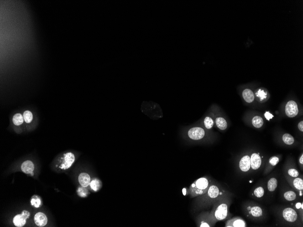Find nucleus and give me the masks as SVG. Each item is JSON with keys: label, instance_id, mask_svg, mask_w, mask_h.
<instances>
[{"label": "nucleus", "instance_id": "obj_2", "mask_svg": "<svg viewBox=\"0 0 303 227\" xmlns=\"http://www.w3.org/2000/svg\"><path fill=\"white\" fill-rule=\"evenodd\" d=\"M228 206L226 203H221L216 206L210 214L211 220L215 221H221L227 217L228 215Z\"/></svg>", "mask_w": 303, "mask_h": 227}, {"label": "nucleus", "instance_id": "obj_29", "mask_svg": "<svg viewBox=\"0 0 303 227\" xmlns=\"http://www.w3.org/2000/svg\"><path fill=\"white\" fill-rule=\"evenodd\" d=\"M31 203H32V206H34L35 207L39 208L41 206V200L38 198H34L31 200Z\"/></svg>", "mask_w": 303, "mask_h": 227}, {"label": "nucleus", "instance_id": "obj_35", "mask_svg": "<svg viewBox=\"0 0 303 227\" xmlns=\"http://www.w3.org/2000/svg\"><path fill=\"white\" fill-rule=\"evenodd\" d=\"M200 227H210V225L208 224H207L206 223H201V225H200Z\"/></svg>", "mask_w": 303, "mask_h": 227}, {"label": "nucleus", "instance_id": "obj_33", "mask_svg": "<svg viewBox=\"0 0 303 227\" xmlns=\"http://www.w3.org/2000/svg\"><path fill=\"white\" fill-rule=\"evenodd\" d=\"M265 117H266V119L268 120H270V119H272L273 117H274L273 115H272L270 112H266V113H265Z\"/></svg>", "mask_w": 303, "mask_h": 227}, {"label": "nucleus", "instance_id": "obj_26", "mask_svg": "<svg viewBox=\"0 0 303 227\" xmlns=\"http://www.w3.org/2000/svg\"><path fill=\"white\" fill-rule=\"evenodd\" d=\"M24 121L27 123H30L32 121V113L30 111H26L23 114Z\"/></svg>", "mask_w": 303, "mask_h": 227}, {"label": "nucleus", "instance_id": "obj_20", "mask_svg": "<svg viewBox=\"0 0 303 227\" xmlns=\"http://www.w3.org/2000/svg\"><path fill=\"white\" fill-rule=\"evenodd\" d=\"M90 186L92 190L97 191L101 187V182L98 179H95L90 182Z\"/></svg>", "mask_w": 303, "mask_h": 227}, {"label": "nucleus", "instance_id": "obj_28", "mask_svg": "<svg viewBox=\"0 0 303 227\" xmlns=\"http://www.w3.org/2000/svg\"><path fill=\"white\" fill-rule=\"evenodd\" d=\"M254 195L257 197H261L264 195V190L262 187H258L254 191Z\"/></svg>", "mask_w": 303, "mask_h": 227}, {"label": "nucleus", "instance_id": "obj_31", "mask_svg": "<svg viewBox=\"0 0 303 227\" xmlns=\"http://www.w3.org/2000/svg\"><path fill=\"white\" fill-rule=\"evenodd\" d=\"M288 174L293 177H297L299 175V172L294 169H290L288 170Z\"/></svg>", "mask_w": 303, "mask_h": 227}, {"label": "nucleus", "instance_id": "obj_21", "mask_svg": "<svg viewBox=\"0 0 303 227\" xmlns=\"http://www.w3.org/2000/svg\"><path fill=\"white\" fill-rule=\"evenodd\" d=\"M251 213L253 216L258 217L261 216L262 214V211L260 207L254 206L251 208Z\"/></svg>", "mask_w": 303, "mask_h": 227}, {"label": "nucleus", "instance_id": "obj_16", "mask_svg": "<svg viewBox=\"0 0 303 227\" xmlns=\"http://www.w3.org/2000/svg\"><path fill=\"white\" fill-rule=\"evenodd\" d=\"M216 123L218 128L221 130H225L227 127V123L223 117H217L216 119Z\"/></svg>", "mask_w": 303, "mask_h": 227}, {"label": "nucleus", "instance_id": "obj_19", "mask_svg": "<svg viewBox=\"0 0 303 227\" xmlns=\"http://www.w3.org/2000/svg\"><path fill=\"white\" fill-rule=\"evenodd\" d=\"M252 124L255 127L260 128L263 125L264 122L262 118L260 116H256L252 119Z\"/></svg>", "mask_w": 303, "mask_h": 227}, {"label": "nucleus", "instance_id": "obj_12", "mask_svg": "<svg viewBox=\"0 0 303 227\" xmlns=\"http://www.w3.org/2000/svg\"><path fill=\"white\" fill-rule=\"evenodd\" d=\"M79 182L81 186L87 187L90 183V177L89 174L86 173H81L78 178Z\"/></svg>", "mask_w": 303, "mask_h": 227}, {"label": "nucleus", "instance_id": "obj_4", "mask_svg": "<svg viewBox=\"0 0 303 227\" xmlns=\"http://www.w3.org/2000/svg\"><path fill=\"white\" fill-rule=\"evenodd\" d=\"M205 132L202 128L195 127L191 128L188 132V136L193 140H198L204 137Z\"/></svg>", "mask_w": 303, "mask_h": 227}, {"label": "nucleus", "instance_id": "obj_15", "mask_svg": "<svg viewBox=\"0 0 303 227\" xmlns=\"http://www.w3.org/2000/svg\"><path fill=\"white\" fill-rule=\"evenodd\" d=\"M207 192L209 197L212 199H214L216 198H217L219 195V189H218V187L216 186L212 185L209 187L207 190Z\"/></svg>", "mask_w": 303, "mask_h": 227}, {"label": "nucleus", "instance_id": "obj_18", "mask_svg": "<svg viewBox=\"0 0 303 227\" xmlns=\"http://www.w3.org/2000/svg\"><path fill=\"white\" fill-rule=\"evenodd\" d=\"M278 182L276 178H272L270 179L268 182V189L271 192L275 190L277 187Z\"/></svg>", "mask_w": 303, "mask_h": 227}, {"label": "nucleus", "instance_id": "obj_7", "mask_svg": "<svg viewBox=\"0 0 303 227\" xmlns=\"http://www.w3.org/2000/svg\"><path fill=\"white\" fill-rule=\"evenodd\" d=\"M283 216L284 219L289 222H294L298 217L296 212L291 208H285L283 212Z\"/></svg>", "mask_w": 303, "mask_h": 227}, {"label": "nucleus", "instance_id": "obj_24", "mask_svg": "<svg viewBox=\"0 0 303 227\" xmlns=\"http://www.w3.org/2000/svg\"><path fill=\"white\" fill-rule=\"evenodd\" d=\"M293 184L296 189L299 190H303V181L302 179L299 178H296L294 180Z\"/></svg>", "mask_w": 303, "mask_h": 227}, {"label": "nucleus", "instance_id": "obj_17", "mask_svg": "<svg viewBox=\"0 0 303 227\" xmlns=\"http://www.w3.org/2000/svg\"><path fill=\"white\" fill-rule=\"evenodd\" d=\"M13 123L16 126L21 125L24 122L23 116L20 113H17L13 116L12 119Z\"/></svg>", "mask_w": 303, "mask_h": 227}, {"label": "nucleus", "instance_id": "obj_25", "mask_svg": "<svg viewBox=\"0 0 303 227\" xmlns=\"http://www.w3.org/2000/svg\"><path fill=\"white\" fill-rule=\"evenodd\" d=\"M205 126L207 129H211L214 125V121L211 117H206L204 121Z\"/></svg>", "mask_w": 303, "mask_h": 227}, {"label": "nucleus", "instance_id": "obj_30", "mask_svg": "<svg viewBox=\"0 0 303 227\" xmlns=\"http://www.w3.org/2000/svg\"><path fill=\"white\" fill-rule=\"evenodd\" d=\"M256 96L261 98V100H262L266 97V94L265 93L264 91L261 90H259L257 92H256Z\"/></svg>", "mask_w": 303, "mask_h": 227}, {"label": "nucleus", "instance_id": "obj_22", "mask_svg": "<svg viewBox=\"0 0 303 227\" xmlns=\"http://www.w3.org/2000/svg\"><path fill=\"white\" fill-rule=\"evenodd\" d=\"M282 139L283 142L286 144L288 145L293 144L294 143V138L289 134H284V135L283 136Z\"/></svg>", "mask_w": 303, "mask_h": 227}, {"label": "nucleus", "instance_id": "obj_14", "mask_svg": "<svg viewBox=\"0 0 303 227\" xmlns=\"http://www.w3.org/2000/svg\"><path fill=\"white\" fill-rule=\"evenodd\" d=\"M242 96L245 100L248 103H251L254 101V94L253 92L250 89L244 90L242 92Z\"/></svg>", "mask_w": 303, "mask_h": 227}, {"label": "nucleus", "instance_id": "obj_36", "mask_svg": "<svg viewBox=\"0 0 303 227\" xmlns=\"http://www.w3.org/2000/svg\"><path fill=\"white\" fill-rule=\"evenodd\" d=\"M299 162L301 164H303V155H301V158H300V160H299Z\"/></svg>", "mask_w": 303, "mask_h": 227}, {"label": "nucleus", "instance_id": "obj_3", "mask_svg": "<svg viewBox=\"0 0 303 227\" xmlns=\"http://www.w3.org/2000/svg\"><path fill=\"white\" fill-rule=\"evenodd\" d=\"M30 216V213L29 211H24L21 214L16 215L13 218V222L14 225L17 227H23L27 222V219Z\"/></svg>", "mask_w": 303, "mask_h": 227}, {"label": "nucleus", "instance_id": "obj_27", "mask_svg": "<svg viewBox=\"0 0 303 227\" xmlns=\"http://www.w3.org/2000/svg\"><path fill=\"white\" fill-rule=\"evenodd\" d=\"M77 193L79 196L81 197H85L88 194V191L85 187H83L79 188L77 190Z\"/></svg>", "mask_w": 303, "mask_h": 227}, {"label": "nucleus", "instance_id": "obj_9", "mask_svg": "<svg viewBox=\"0 0 303 227\" xmlns=\"http://www.w3.org/2000/svg\"><path fill=\"white\" fill-rule=\"evenodd\" d=\"M34 221L37 226L39 227H44L47 225V218L44 213L39 212L36 213L34 217Z\"/></svg>", "mask_w": 303, "mask_h": 227}, {"label": "nucleus", "instance_id": "obj_5", "mask_svg": "<svg viewBox=\"0 0 303 227\" xmlns=\"http://www.w3.org/2000/svg\"><path fill=\"white\" fill-rule=\"evenodd\" d=\"M298 108L297 103L294 101H289L285 107V113L289 117H294L298 114Z\"/></svg>", "mask_w": 303, "mask_h": 227}, {"label": "nucleus", "instance_id": "obj_1", "mask_svg": "<svg viewBox=\"0 0 303 227\" xmlns=\"http://www.w3.org/2000/svg\"><path fill=\"white\" fill-rule=\"evenodd\" d=\"M208 180L205 177L199 178L191 185L189 194L192 198L206 193L209 188Z\"/></svg>", "mask_w": 303, "mask_h": 227}, {"label": "nucleus", "instance_id": "obj_10", "mask_svg": "<svg viewBox=\"0 0 303 227\" xmlns=\"http://www.w3.org/2000/svg\"><path fill=\"white\" fill-rule=\"evenodd\" d=\"M240 169L244 172H247L251 168V161L250 156L245 155L241 159L239 163Z\"/></svg>", "mask_w": 303, "mask_h": 227}, {"label": "nucleus", "instance_id": "obj_6", "mask_svg": "<svg viewBox=\"0 0 303 227\" xmlns=\"http://www.w3.org/2000/svg\"><path fill=\"white\" fill-rule=\"evenodd\" d=\"M75 160V156L73 153H67L64 155L62 163L60 165L61 169H68L71 167Z\"/></svg>", "mask_w": 303, "mask_h": 227}, {"label": "nucleus", "instance_id": "obj_34", "mask_svg": "<svg viewBox=\"0 0 303 227\" xmlns=\"http://www.w3.org/2000/svg\"><path fill=\"white\" fill-rule=\"evenodd\" d=\"M298 128L299 130H300L301 132H303V122L301 121L298 124Z\"/></svg>", "mask_w": 303, "mask_h": 227}, {"label": "nucleus", "instance_id": "obj_23", "mask_svg": "<svg viewBox=\"0 0 303 227\" xmlns=\"http://www.w3.org/2000/svg\"><path fill=\"white\" fill-rule=\"evenodd\" d=\"M284 197L287 201H294L296 199V195L294 192L292 191H289L284 193Z\"/></svg>", "mask_w": 303, "mask_h": 227}, {"label": "nucleus", "instance_id": "obj_8", "mask_svg": "<svg viewBox=\"0 0 303 227\" xmlns=\"http://www.w3.org/2000/svg\"><path fill=\"white\" fill-rule=\"evenodd\" d=\"M246 226L245 221L240 218H234L228 220L225 225L226 227H245Z\"/></svg>", "mask_w": 303, "mask_h": 227}, {"label": "nucleus", "instance_id": "obj_13", "mask_svg": "<svg viewBox=\"0 0 303 227\" xmlns=\"http://www.w3.org/2000/svg\"><path fill=\"white\" fill-rule=\"evenodd\" d=\"M22 171L26 174H31L34 170V165L32 161L27 160L22 164L21 166Z\"/></svg>", "mask_w": 303, "mask_h": 227}, {"label": "nucleus", "instance_id": "obj_37", "mask_svg": "<svg viewBox=\"0 0 303 227\" xmlns=\"http://www.w3.org/2000/svg\"><path fill=\"white\" fill-rule=\"evenodd\" d=\"M183 194L184 195H186V193H187V190L186 189H183Z\"/></svg>", "mask_w": 303, "mask_h": 227}, {"label": "nucleus", "instance_id": "obj_32", "mask_svg": "<svg viewBox=\"0 0 303 227\" xmlns=\"http://www.w3.org/2000/svg\"><path fill=\"white\" fill-rule=\"evenodd\" d=\"M279 161V159L276 156H273L272 158H271L269 160L270 163L273 166L276 165Z\"/></svg>", "mask_w": 303, "mask_h": 227}, {"label": "nucleus", "instance_id": "obj_11", "mask_svg": "<svg viewBox=\"0 0 303 227\" xmlns=\"http://www.w3.org/2000/svg\"><path fill=\"white\" fill-rule=\"evenodd\" d=\"M251 166L253 170L258 169L261 164V159L259 154L253 153L250 158Z\"/></svg>", "mask_w": 303, "mask_h": 227}]
</instances>
